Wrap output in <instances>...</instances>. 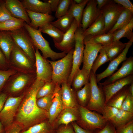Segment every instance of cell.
Returning <instances> with one entry per match:
<instances>
[{"label": "cell", "mask_w": 133, "mask_h": 133, "mask_svg": "<svg viewBox=\"0 0 133 133\" xmlns=\"http://www.w3.org/2000/svg\"><path fill=\"white\" fill-rule=\"evenodd\" d=\"M74 18L68 13L58 18L57 20L51 23L55 26L64 33L70 28L74 20Z\"/></svg>", "instance_id": "74e56055"}, {"label": "cell", "mask_w": 133, "mask_h": 133, "mask_svg": "<svg viewBox=\"0 0 133 133\" xmlns=\"http://www.w3.org/2000/svg\"><path fill=\"white\" fill-rule=\"evenodd\" d=\"M133 120V113L121 109L110 121L116 129L125 125Z\"/></svg>", "instance_id": "83f0119b"}, {"label": "cell", "mask_w": 133, "mask_h": 133, "mask_svg": "<svg viewBox=\"0 0 133 133\" xmlns=\"http://www.w3.org/2000/svg\"><path fill=\"white\" fill-rule=\"evenodd\" d=\"M116 3L123 6L125 9L133 12V5L129 0H114Z\"/></svg>", "instance_id": "816d5d0a"}, {"label": "cell", "mask_w": 133, "mask_h": 133, "mask_svg": "<svg viewBox=\"0 0 133 133\" xmlns=\"http://www.w3.org/2000/svg\"><path fill=\"white\" fill-rule=\"evenodd\" d=\"M59 0H49L46 1L50 4L52 12L56 11Z\"/></svg>", "instance_id": "6f0895ef"}, {"label": "cell", "mask_w": 133, "mask_h": 133, "mask_svg": "<svg viewBox=\"0 0 133 133\" xmlns=\"http://www.w3.org/2000/svg\"><path fill=\"white\" fill-rule=\"evenodd\" d=\"M41 32L51 37L54 42L59 43L62 41L64 33L53 25L51 22L48 23L38 29Z\"/></svg>", "instance_id": "f546056e"}, {"label": "cell", "mask_w": 133, "mask_h": 133, "mask_svg": "<svg viewBox=\"0 0 133 133\" xmlns=\"http://www.w3.org/2000/svg\"><path fill=\"white\" fill-rule=\"evenodd\" d=\"M128 86L126 90V96L122 103L121 109L133 113V96L129 92Z\"/></svg>", "instance_id": "ee69618b"}, {"label": "cell", "mask_w": 133, "mask_h": 133, "mask_svg": "<svg viewBox=\"0 0 133 133\" xmlns=\"http://www.w3.org/2000/svg\"><path fill=\"white\" fill-rule=\"evenodd\" d=\"M113 33H106L94 36H85L83 42L95 44H100L102 45L109 44L113 42Z\"/></svg>", "instance_id": "d6a6232c"}, {"label": "cell", "mask_w": 133, "mask_h": 133, "mask_svg": "<svg viewBox=\"0 0 133 133\" xmlns=\"http://www.w3.org/2000/svg\"><path fill=\"white\" fill-rule=\"evenodd\" d=\"M56 133H75L72 125L69 124L60 127L57 131Z\"/></svg>", "instance_id": "db71d44e"}, {"label": "cell", "mask_w": 133, "mask_h": 133, "mask_svg": "<svg viewBox=\"0 0 133 133\" xmlns=\"http://www.w3.org/2000/svg\"><path fill=\"white\" fill-rule=\"evenodd\" d=\"M128 89L129 92L133 96V82L128 85Z\"/></svg>", "instance_id": "91938a15"}, {"label": "cell", "mask_w": 133, "mask_h": 133, "mask_svg": "<svg viewBox=\"0 0 133 133\" xmlns=\"http://www.w3.org/2000/svg\"><path fill=\"white\" fill-rule=\"evenodd\" d=\"M133 74V57L131 56L123 61L120 68L115 73L109 76L102 83H98L103 86L113 83L117 80Z\"/></svg>", "instance_id": "e0dca14e"}, {"label": "cell", "mask_w": 133, "mask_h": 133, "mask_svg": "<svg viewBox=\"0 0 133 133\" xmlns=\"http://www.w3.org/2000/svg\"><path fill=\"white\" fill-rule=\"evenodd\" d=\"M36 79L45 82L52 81V69L48 59L44 57L38 50L35 49Z\"/></svg>", "instance_id": "7c38bea8"}, {"label": "cell", "mask_w": 133, "mask_h": 133, "mask_svg": "<svg viewBox=\"0 0 133 133\" xmlns=\"http://www.w3.org/2000/svg\"><path fill=\"white\" fill-rule=\"evenodd\" d=\"M3 1L0 0V3H1Z\"/></svg>", "instance_id": "be15d7a7"}, {"label": "cell", "mask_w": 133, "mask_h": 133, "mask_svg": "<svg viewBox=\"0 0 133 133\" xmlns=\"http://www.w3.org/2000/svg\"><path fill=\"white\" fill-rule=\"evenodd\" d=\"M117 133H133V120L127 124L116 129Z\"/></svg>", "instance_id": "681fc988"}, {"label": "cell", "mask_w": 133, "mask_h": 133, "mask_svg": "<svg viewBox=\"0 0 133 133\" xmlns=\"http://www.w3.org/2000/svg\"><path fill=\"white\" fill-rule=\"evenodd\" d=\"M25 22L16 18L6 20L0 23V31L11 32L18 30L24 27Z\"/></svg>", "instance_id": "8d00e7d4"}, {"label": "cell", "mask_w": 133, "mask_h": 133, "mask_svg": "<svg viewBox=\"0 0 133 133\" xmlns=\"http://www.w3.org/2000/svg\"><path fill=\"white\" fill-rule=\"evenodd\" d=\"M54 129L49 122H42L22 130L19 133H56Z\"/></svg>", "instance_id": "836d02e7"}, {"label": "cell", "mask_w": 133, "mask_h": 133, "mask_svg": "<svg viewBox=\"0 0 133 133\" xmlns=\"http://www.w3.org/2000/svg\"><path fill=\"white\" fill-rule=\"evenodd\" d=\"M24 27L31 37L35 48L40 50L45 58H50L54 61L63 58L66 54L65 52H57L53 50L49 42L43 37L39 29L33 28L25 22Z\"/></svg>", "instance_id": "3957f363"}, {"label": "cell", "mask_w": 133, "mask_h": 133, "mask_svg": "<svg viewBox=\"0 0 133 133\" xmlns=\"http://www.w3.org/2000/svg\"><path fill=\"white\" fill-rule=\"evenodd\" d=\"M17 72L16 71L11 69L0 70V90L5 85L10 77Z\"/></svg>", "instance_id": "bcb514c9"}, {"label": "cell", "mask_w": 133, "mask_h": 133, "mask_svg": "<svg viewBox=\"0 0 133 133\" xmlns=\"http://www.w3.org/2000/svg\"><path fill=\"white\" fill-rule=\"evenodd\" d=\"M10 32L15 43L35 62V48L31 37L24 27Z\"/></svg>", "instance_id": "30bf717a"}, {"label": "cell", "mask_w": 133, "mask_h": 133, "mask_svg": "<svg viewBox=\"0 0 133 133\" xmlns=\"http://www.w3.org/2000/svg\"><path fill=\"white\" fill-rule=\"evenodd\" d=\"M111 1V0H96L97 8L100 10Z\"/></svg>", "instance_id": "9f6ffc18"}, {"label": "cell", "mask_w": 133, "mask_h": 133, "mask_svg": "<svg viewBox=\"0 0 133 133\" xmlns=\"http://www.w3.org/2000/svg\"><path fill=\"white\" fill-rule=\"evenodd\" d=\"M45 83L36 78L24 93L16 116L18 123L22 130H26L48 118V112L39 108L36 104L37 93Z\"/></svg>", "instance_id": "6da1fadb"}, {"label": "cell", "mask_w": 133, "mask_h": 133, "mask_svg": "<svg viewBox=\"0 0 133 133\" xmlns=\"http://www.w3.org/2000/svg\"><path fill=\"white\" fill-rule=\"evenodd\" d=\"M13 17L6 8L5 1L0 3V23L6 20L13 19Z\"/></svg>", "instance_id": "7dc6e473"}, {"label": "cell", "mask_w": 133, "mask_h": 133, "mask_svg": "<svg viewBox=\"0 0 133 133\" xmlns=\"http://www.w3.org/2000/svg\"><path fill=\"white\" fill-rule=\"evenodd\" d=\"M61 99L64 108H78V103L75 91L67 82L62 83L61 85Z\"/></svg>", "instance_id": "44dd1931"}, {"label": "cell", "mask_w": 133, "mask_h": 133, "mask_svg": "<svg viewBox=\"0 0 133 133\" xmlns=\"http://www.w3.org/2000/svg\"><path fill=\"white\" fill-rule=\"evenodd\" d=\"M101 13V10L97 7L96 0H89L82 17L81 26L83 31L96 20Z\"/></svg>", "instance_id": "4fadbf2b"}, {"label": "cell", "mask_w": 133, "mask_h": 133, "mask_svg": "<svg viewBox=\"0 0 133 133\" xmlns=\"http://www.w3.org/2000/svg\"><path fill=\"white\" fill-rule=\"evenodd\" d=\"M53 98V94L37 99V106L39 108L48 112L52 104Z\"/></svg>", "instance_id": "7bdbcfd3"}, {"label": "cell", "mask_w": 133, "mask_h": 133, "mask_svg": "<svg viewBox=\"0 0 133 133\" xmlns=\"http://www.w3.org/2000/svg\"><path fill=\"white\" fill-rule=\"evenodd\" d=\"M77 101L79 105L86 107L90 99L91 87L90 82L85 84L83 87L75 91Z\"/></svg>", "instance_id": "1f68e13d"}, {"label": "cell", "mask_w": 133, "mask_h": 133, "mask_svg": "<svg viewBox=\"0 0 133 133\" xmlns=\"http://www.w3.org/2000/svg\"><path fill=\"white\" fill-rule=\"evenodd\" d=\"M6 7L14 17L21 19L30 25V20L26 9L20 1L18 0H6Z\"/></svg>", "instance_id": "ffe728a7"}, {"label": "cell", "mask_w": 133, "mask_h": 133, "mask_svg": "<svg viewBox=\"0 0 133 133\" xmlns=\"http://www.w3.org/2000/svg\"><path fill=\"white\" fill-rule=\"evenodd\" d=\"M9 69L8 61L0 49V70H6Z\"/></svg>", "instance_id": "f5cc1de1"}, {"label": "cell", "mask_w": 133, "mask_h": 133, "mask_svg": "<svg viewBox=\"0 0 133 133\" xmlns=\"http://www.w3.org/2000/svg\"><path fill=\"white\" fill-rule=\"evenodd\" d=\"M7 97V95L5 93H0V113L3 107Z\"/></svg>", "instance_id": "680465c9"}, {"label": "cell", "mask_w": 133, "mask_h": 133, "mask_svg": "<svg viewBox=\"0 0 133 133\" xmlns=\"http://www.w3.org/2000/svg\"><path fill=\"white\" fill-rule=\"evenodd\" d=\"M90 75L87 71L83 67L78 70L74 74L71 82L72 88L76 91L82 88L89 82Z\"/></svg>", "instance_id": "4316f807"}, {"label": "cell", "mask_w": 133, "mask_h": 133, "mask_svg": "<svg viewBox=\"0 0 133 133\" xmlns=\"http://www.w3.org/2000/svg\"><path fill=\"white\" fill-rule=\"evenodd\" d=\"M99 52L100 54L94 61L91 68V71L94 74H96L97 70L100 66L109 61L106 53L102 48Z\"/></svg>", "instance_id": "60d3db41"}, {"label": "cell", "mask_w": 133, "mask_h": 133, "mask_svg": "<svg viewBox=\"0 0 133 133\" xmlns=\"http://www.w3.org/2000/svg\"><path fill=\"white\" fill-rule=\"evenodd\" d=\"M125 9L121 5L111 0L100 10L105 24L104 33H107L114 26L120 15Z\"/></svg>", "instance_id": "8fae6325"}, {"label": "cell", "mask_w": 133, "mask_h": 133, "mask_svg": "<svg viewBox=\"0 0 133 133\" xmlns=\"http://www.w3.org/2000/svg\"><path fill=\"white\" fill-rule=\"evenodd\" d=\"M15 42L10 32H0V49L7 61L13 49Z\"/></svg>", "instance_id": "484cf974"}, {"label": "cell", "mask_w": 133, "mask_h": 133, "mask_svg": "<svg viewBox=\"0 0 133 133\" xmlns=\"http://www.w3.org/2000/svg\"><path fill=\"white\" fill-rule=\"evenodd\" d=\"M95 131L93 133H117L116 128L108 121L102 129Z\"/></svg>", "instance_id": "c3c4849f"}, {"label": "cell", "mask_w": 133, "mask_h": 133, "mask_svg": "<svg viewBox=\"0 0 133 133\" xmlns=\"http://www.w3.org/2000/svg\"><path fill=\"white\" fill-rule=\"evenodd\" d=\"M56 84L51 81L45 83L38 90L37 94V99L51 94L54 92Z\"/></svg>", "instance_id": "ab89813d"}, {"label": "cell", "mask_w": 133, "mask_h": 133, "mask_svg": "<svg viewBox=\"0 0 133 133\" xmlns=\"http://www.w3.org/2000/svg\"><path fill=\"white\" fill-rule=\"evenodd\" d=\"M5 129L2 123L0 122V133H4Z\"/></svg>", "instance_id": "94428289"}, {"label": "cell", "mask_w": 133, "mask_h": 133, "mask_svg": "<svg viewBox=\"0 0 133 133\" xmlns=\"http://www.w3.org/2000/svg\"><path fill=\"white\" fill-rule=\"evenodd\" d=\"M73 1L75 3L77 4H80L83 2L84 0H74Z\"/></svg>", "instance_id": "6125c7cd"}, {"label": "cell", "mask_w": 133, "mask_h": 133, "mask_svg": "<svg viewBox=\"0 0 133 133\" xmlns=\"http://www.w3.org/2000/svg\"><path fill=\"white\" fill-rule=\"evenodd\" d=\"M78 108H64L57 118V124L55 127L56 125H67L71 122L77 121L79 117Z\"/></svg>", "instance_id": "cb8c5ba5"}, {"label": "cell", "mask_w": 133, "mask_h": 133, "mask_svg": "<svg viewBox=\"0 0 133 133\" xmlns=\"http://www.w3.org/2000/svg\"><path fill=\"white\" fill-rule=\"evenodd\" d=\"M128 86H125L113 96L106 105L115 107L118 109H121L122 103L126 96V91Z\"/></svg>", "instance_id": "f35d334b"}, {"label": "cell", "mask_w": 133, "mask_h": 133, "mask_svg": "<svg viewBox=\"0 0 133 133\" xmlns=\"http://www.w3.org/2000/svg\"><path fill=\"white\" fill-rule=\"evenodd\" d=\"M78 27L77 22L74 19L70 28L64 33L61 42L59 43L54 42L55 47L66 53L74 48L75 43V33Z\"/></svg>", "instance_id": "2e32d148"}, {"label": "cell", "mask_w": 133, "mask_h": 133, "mask_svg": "<svg viewBox=\"0 0 133 133\" xmlns=\"http://www.w3.org/2000/svg\"><path fill=\"white\" fill-rule=\"evenodd\" d=\"M133 18L126 26L114 32L113 41L119 40L122 38L126 37L129 41H133Z\"/></svg>", "instance_id": "e575fe53"}, {"label": "cell", "mask_w": 133, "mask_h": 133, "mask_svg": "<svg viewBox=\"0 0 133 133\" xmlns=\"http://www.w3.org/2000/svg\"><path fill=\"white\" fill-rule=\"evenodd\" d=\"M133 12L127 9H124L114 26L107 33H113L126 26L133 18Z\"/></svg>", "instance_id": "4dcf8cb0"}, {"label": "cell", "mask_w": 133, "mask_h": 133, "mask_svg": "<svg viewBox=\"0 0 133 133\" xmlns=\"http://www.w3.org/2000/svg\"><path fill=\"white\" fill-rule=\"evenodd\" d=\"M85 45L83 52V67L90 73L92 66L102 48L100 44H95L83 42Z\"/></svg>", "instance_id": "9a60e30c"}, {"label": "cell", "mask_w": 133, "mask_h": 133, "mask_svg": "<svg viewBox=\"0 0 133 133\" xmlns=\"http://www.w3.org/2000/svg\"><path fill=\"white\" fill-rule=\"evenodd\" d=\"M5 129L4 133H19L22 130L21 126L16 123H12Z\"/></svg>", "instance_id": "f907efd6"}, {"label": "cell", "mask_w": 133, "mask_h": 133, "mask_svg": "<svg viewBox=\"0 0 133 133\" xmlns=\"http://www.w3.org/2000/svg\"><path fill=\"white\" fill-rule=\"evenodd\" d=\"M127 43H123L119 40L113 41L106 45H102L110 62L118 56L125 47Z\"/></svg>", "instance_id": "d4e9b609"}, {"label": "cell", "mask_w": 133, "mask_h": 133, "mask_svg": "<svg viewBox=\"0 0 133 133\" xmlns=\"http://www.w3.org/2000/svg\"><path fill=\"white\" fill-rule=\"evenodd\" d=\"M83 31L81 26L78 27L75 33V43L72 56V66L71 73L67 83L71 85L73 76L76 71L80 69L83 63L84 46Z\"/></svg>", "instance_id": "ba28073f"}, {"label": "cell", "mask_w": 133, "mask_h": 133, "mask_svg": "<svg viewBox=\"0 0 133 133\" xmlns=\"http://www.w3.org/2000/svg\"><path fill=\"white\" fill-rule=\"evenodd\" d=\"M78 109L79 117L76 123L84 129L94 132L101 129L107 121L102 115L85 107L79 105Z\"/></svg>", "instance_id": "5b68a950"}, {"label": "cell", "mask_w": 133, "mask_h": 133, "mask_svg": "<svg viewBox=\"0 0 133 133\" xmlns=\"http://www.w3.org/2000/svg\"><path fill=\"white\" fill-rule=\"evenodd\" d=\"M105 24L103 16L101 13L96 20L83 32L84 36H94L104 33Z\"/></svg>", "instance_id": "f1b7e54d"}, {"label": "cell", "mask_w": 133, "mask_h": 133, "mask_svg": "<svg viewBox=\"0 0 133 133\" xmlns=\"http://www.w3.org/2000/svg\"><path fill=\"white\" fill-rule=\"evenodd\" d=\"M133 41H129L121 53L117 57L110 62L108 67L101 73L96 74V79L97 83H100L102 79L109 77L117 69L120 63L127 58V55L128 50L132 45Z\"/></svg>", "instance_id": "5bb4252c"}, {"label": "cell", "mask_w": 133, "mask_h": 133, "mask_svg": "<svg viewBox=\"0 0 133 133\" xmlns=\"http://www.w3.org/2000/svg\"><path fill=\"white\" fill-rule=\"evenodd\" d=\"M72 1V0H59L55 11V17L58 19L67 14Z\"/></svg>", "instance_id": "b9f144b4"}, {"label": "cell", "mask_w": 133, "mask_h": 133, "mask_svg": "<svg viewBox=\"0 0 133 133\" xmlns=\"http://www.w3.org/2000/svg\"><path fill=\"white\" fill-rule=\"evenodd\" d=\"M36 78V74L17 72L10 77L5 84L7 91L12 95L19 93L26 88L27 89Z\"/></svg>", "instance_id": "8992f818"}, {"label": "cell", "mask_w": 133, "mask_h": 133, "mask_svg": "<svg viewBox=\"0 0 133 133\" xmlns=\"http://www.w3.org/2000/svg\"><path fill=\"white\" fill-rule=\"evenodd\" d=\"M89 0H84L82 3L77 4L72 0L68 13L75 19L78 27L81 26V22L83 10Z\"/></svg>", "instance_id": "d590c367"}, {"label": "cell", "mask_w": 133, "mask_h": 133, "mask_svg": "<svg viewBox=\"0 0 133 133\" xmlns=\"http://www.w3.org/2000/svg\"><path fill=\"white\" fill-rule=\"evenodd\" d=\"M74 48L71 50L66 55L57 61L48 59L52 69L51 81L61 86L62 83L67 82L71 72L72 56Z\"/></svg>", "instance_id": "277c9868"}, {"label": "cell", "mask_w": 133, "mask_h": 133, "mask_svg": "<svg viewBox=\"0 0 133 133\" xmlns=\"http://www.w3.org/2000/svg\"><path fill=\"white\" fill-rule=\"evenodd\" d=\"M56 84L55 89L53 94L52 103L48 112L49 122L52 125L64 109L61 99V86Z\"/></svg>", "instance_id": "d6986e66"}, {"label": "cell", "mask_w": 133, "mask_h": 133, "mask_svg": "<svg viewBox=\"0 0 133 133\" xmlns=\"http://www.w3.org/2000/svg\"><path fill=\"white\" fill-rule=\"evenodd\" d=\"M71 124L75 133H93V131L83 129L75 122H72Z\"/></svg>", "instance_id": "11a10c76"}, {"label": "cell", "mask_w": 133, "mask_h": 133, "mask_svg": "<svg viewBox=\"0 0 133 133\" xmlns=\"http://www.w3.org/2000/svg\"><path fill=\"white\" fill-rule=\"evenodd\" d=\"M133 82V74L118 80L111 84L101 86L105 98V104L114 95L125 86Z\"/></svg>", "instance_id": "ac0fdd59"}, {"label": "cell", "mask_w": 133, "mask_h": 133, "mask_svg": "<svg viewBox=\"0 0 133 133\" xmlns=\"http://www.w3.org/2000/svg\"><path fill=\"white\" fill-rule=\"evenodd\" d=\"M24 93L17 97L10 96L7 98L0 113V119L5 129L12 124L16 112L24 97Z\"/></svg>", "instance_id": "9c48e42d"}, {"label": "cell", "mask_w": 133, "mask_h": 133, "mask_svg": "<svg viewBox=\"0 0 133 133\" xmlns=\"http://www.w3.org/2000/svg\"><path fill=\"white\" fill-rule=\"evenodd\" d=\"M96 75L91 71L90 83L91 95L89 101L85 107L91 111L101 114L106 105L105 96L101 87L97 84Z\"/></svg>", "instance_id": "52a82bcc"}, {"label": "cell", "mask_w": 133, "mask_h": 133, "mask_svg": "<svg viewBox=\"0 0 133 133\" xmlns=\"http://www.w3.org/2000/svg\"><path fill=\"white\" fill-rule=\"evenodd\" d=\"M26 11L31 20L29 25L34 29H37L51 22L54 19V17L48 14L35 12L27 10Z\"/></svg>", "instance_id": "603a6c76"}, {"label": "cell", "mask_w": 133, "mask_h": 133, "mask_svg": "<svg viewBox=\"0 0 133 133\" xmlns=\"http://www.w3.org/2000/svg\"><path fill=\"white\" fill-rule=\"evenodd\" d=\"M119 109L115 107L105 105L101 113L103 118L109 121L116 115Z\"/></svg>", "instance_id": "f6af8a7d"}, {"label": "cell", "mask_w": 133, "mask_h": 133, "mask_svg": "<svg viewBox=\"0 0 133 133\" xmlns=\"http://www.w3.org/2000/svg\"><path fill=\"white\" fill-rule=\"evenodd\" d=\"M8 62L9 69L28 74H36L35 62L15 43Z\"/></svg>", "instance_id": "7a4b0ae2"}, {"label": "cell", "mask_w": 133, "mask_h": 133, "mask_svg": "<svg viewBox=\"0 0 133 133\" xmlns=\"http://www.w3.org/2000/svg\"><path fill=\"white\" fill-rule=\"evenodd\" d=\"M26 10L35 12L50 14L52 11L48 2L39 0H22L20 1Z\"/></svg>", "instance_id": "7402d4cb"}]
</instances>
